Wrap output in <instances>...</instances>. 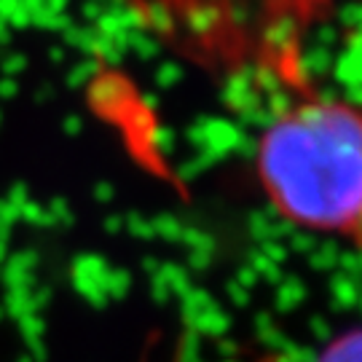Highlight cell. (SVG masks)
<instances>
[{"mask_svg": "<svg viewBox=\"0 0 362 362\" xmlns=\"http://www.w3.org/2000/svg\"><path fill=\"white\" fill-rule=\"evenodd\" d=\"M258 175L290 223L351 233L362 212V110L300 100L260 137Z\"/></svg>", "mask_w": 362, "mask_h": 362, "instance_id": "1", "label": "cell"}, {"mask_svg": "<svg viewBox=\"0 0 362 362\" xmlns=\"http://www.w3.org/2000/svg\"><path fill=\"white\" fill-rule=\"evenodd\" d=\"M333 0H263V52L285 76L296 73L300 40Z\"/></svg>", "mask_w": 362, "mask_h": 362, "instance_id": "2", "label": "cell"}, {"mask_svg": "<svg viewBox=\"0 0 362 362\" xmlns=\"http://www.w3.org/2000/svg\"><path fill=\"white\" fill-rule=\"evenodd\" d=\"M317 362H362V327L336 338Z\"/></svg>", "mask_w": 362, "mask_h": 362, "instance_id": "3", "label": "cell"}, {"mask_svg": "<svg viewBox=\"0 0 362 362\" xmlns=\"http://www.w3.org/2000/svg\"><path fill=\"white\" fill-rule=\"evenodd\" d=\"M351 236L360 242V247H362V212H360V220H357V226H354V231H351Z\"/></svg>", "mask_w": 362, "mask_h": 362, "instance_id": "4", "label": "cell"}]
</instances>
